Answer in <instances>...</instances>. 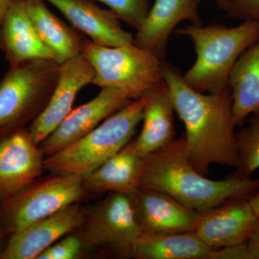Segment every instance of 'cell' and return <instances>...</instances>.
I'll return each instance as SVG.
<instances>
[{
	"mask_svg": "<svg viewBox=\"0 0 259 259\" xmlns=\"http://www.w3.org/2000/svg\"><path fill=\"white\" fill-rule=\"evenodd\" d=\"M163 78L175 112L185 125L187 156L194 168L207 176L212 164L236 167L238 148L231 90L202 93L190 88L180 70L163 61Z\"/></svg>",
	"mask_w": 259,
	"mask_h": 259,
	"instance_id": "cell-1",
	"label": "cell"
},
{
	"mask_svg": "<svg viewBox=\"0 0 259 259\" xmlns=\"http://www.w3.org/2000/svg\"><path fill=\"white\" fill-rule=\"evenodd\" d=\"M141 187L163 192L202 213L230 199L249 198L259 192V178L235 174L226 180L207 178L194 168L182 138L144 158Z\"/></svg>",
	"mask_w": 259,
	"mask_h": 259,
	"instance_id": "cell-2",
	"label": "cell"
},
{
	"mask_svg": "<svg viewBox=\"0 0 259 259\" xmlns=\"http://www.w3.org/2000/svg\"><path fill=\"white\" fill-rule=\"evenodd\" d=\"M176 32L190 39L196 53L194 64L183 75L185 82L199 93H221L230 90V76L240 56L258 40L259 21L232 28L191 24Z\"/></svg>",
	"mask_w": 259,
	"mask_h": 259,
	"instance_id": "cell-3",
	"label": "cell"
},
{
	"mask_svg": "<svg viewBox=\"0 0 259 259\" xmlns=\"http://www.w3.org/2000/svg\"><path fill=\"white\" fill-rule=\"evenodd\" d=\"M146 102V95L133 100L81 139L46 157V169L81 177L94 171L131 142Z\"/></svg>",
	"mask_w": 259,
	"mask_h": 259,
	"instance_id": "cell-4",
	"label": "cell"
},
{
	"mask_svg": "<svg viewBox=\"0 0 259 259\" xmlns=\"http://www.w3.org/2000/svg\"><path fill=\"white\" fill-rule=\"evenodd\" d=\"M59 64L35 59L9 67L0 80V141L28 128L45 110L59 79Z\"/></svg>",
	"mask_w": 259,
	"mask_h": 259,
	"instance_id": "cell-5",
	"label": "cell"
},
{
	"mask_svg": "<svg viewBox=\"0 0 259 259\" xmlns=\"http://www.w3.org/2000/svg\"><path fill=\"white\" fill-rule=\"evenodd\" d=\"M82 55L95 71L93 84L119 90L131 100L144 97L164 81V60L134 44L110 47L85 40Z\"/></svg>",
	"mask_w": 259,
	"mask_h": 259,
	"instance_id": "cell-6",
	"label": "cell"
},
{
	"mask_svg": "<svg viewBox=\"0 0 259 259\" xmlns=\"http://www.w3.org/2000/svg\"><path fill=\"white\" fill-rule=\"evenodd\" d=\"M87 193L83 177L61 174L40 177L0 202V220L10 237L30 223L79 203Z\"/></svg>",
	"mask_w": 259,
	"mask_h": 259,
	"instance_id": "cell-7",
	"label": "cell"
},
{
	"mask_svg": "<svg viewBox=\"0 0 259 259\" xmlns=\"http://www.w3.org/2000/svg\"><path fill=\"white\" fill-rule=\"evenodd\" d=\"M78 231L86 247L125 258H131L133 246L143 233L128 194L122 192H109L85 212Z\"/></svg>",
	"mask_w": 259,
	"mask_h": 259,
	"instance_id": "cell-8",
	"label": "cell"
},
{
	"mask_svg": "<svg viewBox=\"0 0 259 259\" xmlns=\"http://www.w3.org/2000/svg\"><path fill=\"white\" fill-rule=\"evenodd\" d=\"M95 71L81 55L59 64V79L45 110L28 127L35 144L39 146L73 110L76 96L93 83Z\"/></svg>",
	"mask_w": 259,
	"mask_h": 259,
	"instance_id": "cell-9",
	"label": "cell"
},
{
	"mask_svg": "<svg viewBox=\"0 0 259 259\" xmlns=\"http://www.w3.org/2000/svg\"><path fill=\"white\" fill-rule=\"evenodd\" d=\"M84 218L85 211L75 203L30 223L9 237L0 259H37L63 237L78 231Z\"/></svg>",
	"mask_w": 259,
	"mask_h": 259,
	"instance_id": "cell-10",
	"label": "cell"
},
{
	"mask_svg": "<svg viewBox=\"0 0 259 259\" xmlns=\"http://www.w3.org/2000/svg\"><path fill=\"white\" fill-rule=\"evenodd\" d=\"M132 101L119 90L102 88L96 97L71 110L39 147L48 157L81 139Z\"/></svg>",
	"mask_w": 259,
	"mask_h": 259,
	"instance_id": "cell-11",
	"label": "cell"
},
{
	"mask_svg": "<svg viewBox=\"0 0 259 259\" xmlns=\"http://www.w3.org/2000/svg\"><path fill=\"white\" fill-rule=\"evenodd\" d=\"M46 156L28 128L0 141V202L42 177Z\"/></svg>",
	"mask_w": 259,
	"mask_h": 259,
	"instance_id": "cell-12",
	"label": "cell"
},
{
	"mask_svg": "<svg viewBox=\"0 0 259 259\" xmlns=\"http://www.w3.org/2000/svg\"><path fill=\"white\" fill-rule=\"evenodd\" d=\"M258 217L248 198H235L202 212L194 233L212 249L248 241Z\"/></svg>",
	"mask_w": 259,
	"mask_h": 259,
	"instance_id": "cell-13",
	"label": "cell"
},
{
	"mask_svg": "<svg viewBox=\"0 0 259 259\" xmlns=\"http://www.w3.org/2000/svg\"><path fill=\"white\" fill-rule=\"evenodd\" d=\"M143 233L194 232L200 216L171 196L140 188L128 194Z\"/></svg>",
	"mask_w": 259,
	"mask_h": 259,
	"instance_id": "cell-14",
	"label": "cell"
},
{
	"mask_svg": "<svg viewBox=\"0 0 259 259\" xmlns=\"http://www.w3.org/2000/svg\"><path fill=\"white\" fill-rule=\"evenodd\" d=\"M203 0H155L134 36L135 45L164 60L168 39L182 21L202 24L199 7Z\"/></svg>",
	"mask_w": 259,
	"mask_h": 259,
	"instance_id": "cell-15",
	"label": "cell"
},
{
	"mask_svg": "<svg viewBox=\"0 0 259 259\" xmlns=\"http://www.w3.org/2000/svg\"><path fill=\"white\" fill-rule=\"evenodd\" d=\"M44 1L55 7L75 30L82 32L94 44L110 47L134 44V35L121 27L117 17L93 0Z\"/></svg>",
	"mask_w": 259,
	"mask_h": 259,
	"instance_id": "cell-16",
	"label": "cell"
},
{
	"mask_svg": "<svg viewBox=\"0 0 259 259\" xmlns=\"http://www.w3.org/2000/svg\"><path fill=\"white\" fill-rule=\"evenodd\" d=\"M0 51L9 67L32 59H54L32 25L25 0H14L7 13L0 30Z\"/></svg>",
	"mask_w": 259,
	"mask_h": 259,
	"instance_id": "cell-17",
	"label": "cell"
},
{
	"mask_svg": "<svg viewBox=\"0 0 259 259\" xmlns=\"http://www.w3.org/2000/svg\"><path fill=\"white\" fill-rule=\"evenodd\" d=\"M144 160L132 141L100 166L83 177L87 192L129 194L141 187Z\"/></svg>",
	"mask_w": 259,
	"mask_h": 259,
	"instance_id": "cell-18",
	"label": "cell"
},
{
	"mask_svg": "<svg viewBox=\"0 0 259 259\" xmlns=\"http://www.w3.org/2000/svg\"><path fill=\"white\" fill-rule=\"evenodd\" d=\"M143 116V127L132 141L137 152L146 157L175 140L174 113L169 90L163 81L147 95Z\"/></svg>",
	"mask_w": 259,
	"mask_h": 259,
	"instance_id": "cell-19",
	"label": "cell"
},
{
	"mask_svg": "<svg viewBox=\"0 0 259 259\" xmlns=\"http://www.w3.org/2000/svg\"><path fill=\"white\" fill-rule=\"evenodd\" d=\"M32 25L44 45L59 64L82 54V38L48 8L44 0H25Z\"/></svg>",
	"mask_w": 259,
	"mask_h": 259,
	"instance_id": "cell-20",
	"label": "cell"
},
{
	"mask_svg": "<svg viewBox=\"0 0 259 259\" xmlns=\"http://www.w3.org/2000/svg\"><path fill=\"white\" fill-rule=\"evenodd\" d=\"M212 248L194 232L142 233L131 253L136 259H209Z\"/></svg>",
	"mask_w": 259,
	"mask_h": 259,
	"instance_id": "cell-21",
	"label": "cell"
},
{
	"mask_svg": "<svg viewBox=\"0 0 259 259\" xmlns=\"http://www.w3.org/2000/svg\"><path fill=\"white\" fill-rule=\"evenodd\" d=\"M229 88L236 125L259 112V39L240 56L232 70Z\"/></svg>",
	"mask_w": 259,
	"mask_h": 259,
	"instance_id": "cell-22",
	"label": "cell"
},
{
	"mask_svg": "<svg viewBox=\"0 0 259 259\" xmlns=\"http://www.w3.org/2000/svg\"><path fill=\"white\" fill-rule=\"evenodd\" d=\"M238 164L235 175L250 177L259 168V112L253 114L249 123L236 133Z\"/></svg>",
	"mask_w": 259,
	"mask_h": 259,
	"instance_id": "cell-23",
	"label": "cell"
},
{
	"mask_svg": "<svg viewBox=\"0 0 259 259\" xmlns=\"http://www.w3.org/2000/svg\"><path fill=\"white\" fill-rule=\"evenodd\" d=\"M106 5L117 18L137 30L149 11L148 0H97Z\"/></svg>",
	"mask_w": 259,
	"mask_h": 259,
	"instance_id": "cell-24",
	"label": "cell"
},
{
	"mask_svg": "<svg viewBox=\"0 0 259 259\" xmlns=\"http://www.w3.org/2000/svg\"><path fill=\"white\" fill-rule=\"evenodd\" d=\"M86 247L79 234L66 235L37 256V259H74Z\"/></svg>",
	"mask_w": 259,
	"mask_h": 259,
	"instance_id": "cell-25",
	"label": "cell"
},
{
	"mask_svg": "<svg viewBox=\"0 0 259 259\" xmlns=\"http://www.w3.org/2000/svg\"><path fill=\"white\" fill-rule=\"evenodd\" d=\"M227 16L243 21H259V0H228Z\"/></svg>",
	"mask_w": 259,
	"mask_h": 259,
	"instance_id": "cell-26",
	"label": "cell"
},
{
	"mask_svg": "<svg viewBox=\"0 0 259 259\" xmlns=\"http://www.w3.org/2000/svg\"><path fill=\"white\" fill-rule=\"evenodd\" d=\"M209 259H251L247 242L212 250Z\"/></svg>",
	"mask_w": 259,
	"mask_h": 259,
	"instance_id": "cell-27",
	"label": "cell"
},
{
	"mask_svg": "<svg viewBox=\"0 0 259 259\" xmlns=\"http://www.w3.org/2000/svg\"><path fill=\"white\" fill-rule=\"evenodd\" d=\"M251 259H259V218L253 231L247 241Z\"/></svg>",
	"mask_w": 259,
	"mask_h": 259,
	"instance_id": "cell-28",
	"label": "cell"
},
{
	"mask_svg": "<svg viewBox=\"0 0 259 259\" xmlns=\"http://www.w3.org/2000/svg\"><path fill=\"white\" fill-rule=\"evenodd\" d=\"M14 0H0V30L4 23L5 17Z\"/></svg>",
	"mask_w": 259,
	"mask_h": 259,
	"instance_id": "cell-29",
	"label": "cell"
},
{
	"mask_svg": "<svg viewBox=\"0 0 259 259\" xmlns=\"http://www.w3.org/2000/svg\"><path fill=\"white\" fill-rule=\"evenodd\" d=\"M8 238H9V236L5 231L4 226H3L1 220H0V255L3 253V250L5 249Z\"/></svg>",
	"mask_w": 259,
	"mask_h": 259,
	"instance_id": "cell-30",
	"label": "cell"
},
{
	"mask_svg": "<svg viewBox=\"0 0 259 259\" xmlns=\"http://www.w3.org/2000/svg\"><path fill=\"white\" fill-rule=\"evenodd\" d=\"M248 199H249L250 204H251L255 214L259 218V192L252 195Z\"/></svg>",
	"mask_w": 259,
	"mask_h": 259,
	"instance_id": "cell-31",
	"label": "cell"
},
{
	"mask_svg": "<svg viewBox=\"0 0 259 259\" xmlns=\"http://www.w3.org/2000/svg\"><path fill=\"white\" fill-rule=\"evenodd\" d=\"M216 1H217L220 8H222L224 10L226 9L228 0H216Z\"/></svg>",
	"mask_w": 259,
	"mask_h": 259,
	"instance_id": "cell-32",
	"label": "cell"
}]
</instances>
